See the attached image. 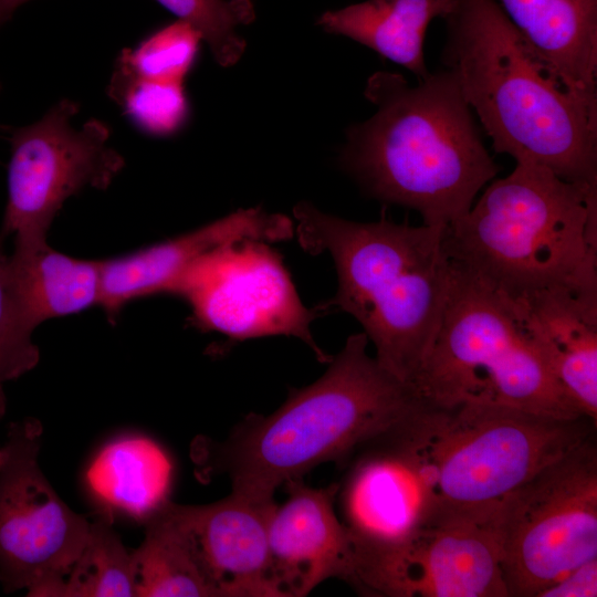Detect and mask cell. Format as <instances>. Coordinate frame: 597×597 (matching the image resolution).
Here are the masks:
<instances>
[{"label":"cell","mask_w":597,"mask_h":597,"mask_svg":"<svg viewBox=\"0 0 597 597\" xmlns=\"http://www.w3.org/2000/svg\"><path fill=\"white\" fill-rule=\"evenodd\" d=\"M364 95L377 111L346 130L341 165L370 197L448 228L500 171L454 76L443 69L410 85L379 71Z\"/></svg>","instance_id":"6da1fadb"},{"label":"cell","mask_w":597,"mask_h":597,"mask_svg":"<svg viewBox=\"0 0 597 597\" xmlns=\"http://www.w3.org/2000/svg\"><path fill=\"white\" fill-rule=\"evenodd\" d=\"M441 62L498 154L597 184V106L575 95L495 0H455Z\"/></svg>","instance_id":"7a4b0ae2"},{"label":"cell","mask_w":597,"mask_h":597,"mask_svg":"<svg viewBox=\"0 0 597 597\" xmlns=\"http://www.w3.org/2000/svg\"><path fill=\"white\" fill-rule=\"evenodd\" d=\"M368 342L364 332L350 335L325 374L293 389L274 412L249 415L221 442H198L200 474H226L231 492L272 500L287 481L348 459L409 417L422 404L413 386L369 356Z\"/></svg>","instance_id":"3957f363"},{"label":"cell","mask_w":597,"mask_h":597,"mask_svg":"<svg viewBox=\"0 0 597 597\" xmlns=\"http://www.w3.org/2000/svg\"><path fill=\"white\" fill-rule=\"evenodd\" d=\"M300 245L327 253L338 286L321 312L355 317L376 349L375 358L411 384L438 332L451 291L453 268L446 228L357 222L325 213L307 201L293 208Z\"/></svg>","instance_id":"277c9868"},{"label":"cell","mask_w":597,"mask_h":597,"mask_svg":"<svg viewBox=\"0 0 597 597\" xmlns=\"http://www.w3.org/2000/svg\"><path fill=\"white\" fill-rule=\"evenodd\" d=\"M444 248L455 269L512 301L597 292V184L516 161L446 228Z\"/></svg>","instance_id":"5b68a950"},{"label":"cell","mask_w":597,"mask_h":597,"mask_svg":"<svg viewBox=\"0 0 597 597\" xmlns=\"http://www.w3.org/2000/svg\"><path fill=\"white\" fill-rule=\"evenodd\" d=\"M588 422L586 417L558 419L499 405L421 404L391 433L432 514L498 506L542 468L589 439Z\"/></svg>","instance_id":"8992f818"},{"label":"cell","mask_w":597,"mask_h":597,"mask_svg":"<svg viewBox=\"0 0 597 597\" xmlns=\"http://www.w3.org/2000/svg\"><path fill=\"white\" fill-rule=\"evenodd\" d=\"M452 268L438 332L411 381L421 402L486 404L558 419L585 417L551 373L514 304Z\"/></svg>","instance_id":"52a82bcc"},{"label":"cell","mask_w":597,"mask_h":597,"mask_svg":"<svg viewBox=\"0 0 597 597\" xmlns=\"http://www.w3.org/2000/svg\"><path fill=\"white\" fill-rule=\"evenodd\" d=\"M498 533L509 597H537L597 558V452L590 438L501 502Z\"/></svg>","instance_id":"ba28073f"},{"label":"cell","mask_w":597,"mask_h":597,"mask_svg":"<svg viewBox=\"0 0 597 597\" xmlns=\"http://www.w3.org/2000/svg\"><path fill=\"white\" fill-rule=\"evenodd\" d=\"M42 426L10 423L0 460V582L6 593L59 597L91 521L70 509L43 474Z\"/></svg>","instance_id":"9c48e42d"},{"label":"cell","mask_w":597,"mask_h":597,"mask_svg":"<svg viewBox=\"0 0 597 597\" xmlns=\"http://www.w3.org/2000/svg\"><path fill=\"white\" fill-rule=\"evenodd\" d=\"M499 510L432 513L398 543L358 555L353 586L389 597H509Z\"/></svg>","instance_id":"30bf717a"},{"label":"cell","mask_w":597,"mask_h":597,"mask_svg":"<svg viewBox=\"0 0 597 597\" xmlns=\"http://www.w3.org/2000/svg\"><path fill=\"white\" fill-rule=\"evenodd\" d=\"M77 112V104L64 98L39 121L11 132L1 239H46L67 198L85 187L106 189L123 169V157L108 145L109 127L92 118L76 128Z\"/></svg>","instance_id":"8fae6325"},{"label":"cell","mask_w":597,"mask_h":597,"mask_svg":"<svg viewBox=\"0 0 597 597\" xmlns=\"http://www.w3.org/2000/svg\"><path fill=\"white\" fill-rule=\"evenodd\" d=\"M172 294L188 303L191 322L200 329L237 341L293 336L318 362L332 359L310 329L321 311L302 303L280 254L265 241L245 239L207 252L185 272Z\"/></svg>","instance_id":"7c38bea8"},{"label":"cell","mask_w":597,"mask_h":597,"mask_svg":"<svg viewBox=\"0 0 597 597\" xmlns=\"http://www.w3.org/2000/svg\"><path fill=\"white\" fill-rule=\"evenodd\" d=\"M287 499L274 507L268 531L270 578L275 597H303L328 578L353 584V537L334 510L338 483L311 488L284 483Z\"/></svg>","instance_id":"4fadbf2b"},{"label":"cell","mask_w":597,"mask_h":597,"mask_svg":"<svg viewBox=\"0 0 597 597\" xmlns=\"http://www.w3.org/2000/svg\"><path fill=\"white\" fill-rule=\"evenodd\" d=\"M293 234V220L284 214L269 213L261 208L240 209L179 237L101 260L100 306L113 321L135 300L172 294L191 264L218 247L245 239L277 242Z\"/></svg>","instance_id":"5bb4252c"},{"label":"cell","mask_w":597,"mask_h":597,"mask_svg":"<svg viewBox=\"0 0 597 597\" xmlns=\"http://www.w3.org/2000/svg\"><path fill=\"white\" fill-rule=\"evenodd\" d=\"M356 451L344 482L338 484L337 498L357 557L398 543L431 513L391 428Z\"/></svg>","instance_id":"9a60e30c"},{"label":"cell","mask_w":597,"mask_h":597,"mask_svg":"<svg viewBox=\"0 0 597 597\" xmlns=\"http://www.w3.org/2000/svg\"><path fill=\"white\" fill-rule=\"evenodd\" d=\"M274 499L231 492L206 505H185L193 543L216 597H275L268 531Z\"/></svg>","instance_id":"2e32d148"},{"label":"cell","mask_w":597,"mask_h":597,"mask_svg":"<svg viewBox=\"0 0 597 597\" xmlns=\"http://www.w3.org/2000/svg\"><path fill=\"white\" fill-rule=\"evenodd\" d=\"M512 303L559 386L596 425L597 292L554 290Z\"/></svg>","instance_id":"e0dca14e"},{"label":"cell","mask_w":597,"mask_h":597,"mask_svg":"<svg viewBox=\"0 0 597 597\" xmlns=\"http://www.w3.org/2000/svg\"><path fill=\"white\" fill-rule=\"evenodd\" d=\"M500 6L564 84L597 106V0H500Z\"/></svg>","instance_id":"ac0fdd59"},{"label":"cell","mask_w":597,"mask_h":597,"mask_svg":"<svg viewBox=\"0 0 597 597\" xmlns=\"http://www.w3.org/2000/svg\"><path fill=\"white\" fill-rule=\"evenodd\" d=\"M174 464L153 439L126 434L104 444L91 460L84 483L97 511L145 523L169 499Z\"/></svg>","instance_id":"d6986e66"},{"label":"cell","mask_w":597,"mask_h":597,"mask_svg":"<svg viewBox=\"0 0 597 597\" xmlns=\"http://www.w3.org/2000/svg\"><path fill=\"white\" fill-rule=\"evenodd\" d=\"M455 0H366L326 11L317 24L369 48L422 80L429 75L425 40L429 24L443 19Z\"/></svg>","instance_id":"ffe728a7"},{"label":"cell","mask_w":597,"mask_h":597,"mask_svg":"<svg viewBox=\"0 0 597 597\" xmlns=\"http://www.w3.org/2000/svg\"><path fill=\"white\" fill-rule=\"evenodd\" d=\"M12 272L35 326L98 305L102 262L62 253L46 242L14 241Z\"/></svg>","instance_id":"44dd1931"},{"label":"cell","mask_w":597,"mask_h":597,"mask_svg":"<svg viewBox=\"0 0 597 597\" xmlns=\"http://www.w3.org/2000/svg\"><path fill=\"white\" fill-rule=\"evenodd\" d=\"M144 525L145 537L133 551L137 597H216L201 566L185 505L168 501Z\"/></svg>","instance_id":"7402d4cb"},{"label":"cell","mask_w":597,"mask_h":597,"mask_svg":"<svg viewBox=\"0 0 597 597\" xmlns=\"http://www.w3.org/2000/svg\"><path fill=\"white\" fill-rule=\"evenodd\" d=\"M114 516L96 511L85 544L59 597L137 596V567L113 526Z\"/></svg>","instance_id":"603a6c76"},{"label":"cell","mask_w":597,"mask_h":597,"mask_svg":"<svg viewBox=\"0 0 597 597\" xmlns=\"http://www.w3.org/2000/svg\"><path fill=\"white\" fill-rule=\"evenodd\" d=\"M201 41L192 25L177 19L123 50L115 69L142 80L184 84Z\"/></svg>","instance_id":"cb8c5ba5"},{"label":"cell","mask_w":597,"mask_h":597,"mask_svg":"<svg viewBox=\"0 0 597 597\" xmlns=\"http://www.w3.org/2000/svg\"><path fill=\"white\" fill-rule=\"evenodd\" d=\"M156 1L199 32L220 66H232L243 55L247 43L238 29L255 18L251 0Z\"/></svg>","instance_id":"d4e9b609"},{"label":"cell","mask_w":597,"mask_h":597,"mask_svg":"<svg viewBox=\"0 0 597 597\" xmlns=\"http://www.w3.org/2000/svg\"><path fill=\"white\" fill-rule=\"evenodd\" d=\"M108 94L138 128L150 135H171L188 116L184 84L142 80L115 69Z\"/></svg>","instance_id":"484cf974"},{"label":"cell","mask_w":597,"mask_h":597,"mask_svg":"<svg viewBox=\"0 0 597 597\" xmlns=\"http://www.w3.org/2000/svg\"><path fill=\"white\" fill-rule=\"evenodd\" d=\"M33 324L19 292L9 255L0 238V415L6 412L4 384L18 379L39 363L32 339Z\"/></svg>","instance_id":"4316f807"},{"label":"cell","mask_w":597,"mask_h":597,"mask_svg":"<svg viewBox=\"0 0 597 597\" xmlns=\"http://www.w3.org/2000/svg\"><path fill=\"white\" fill-rule=\"evenodd\" d=\"M595 596H597V558L569 569L537 595V597Z\"/></svg>","instance_id":"83f0119b"},{"label":"cell","mask_w":597,"mask_h":597,"mask_svg":"<svg viewBox=\"0 0 597 597\" xmlns=\"http://www.w3.org/2000/svg\"><path fill=\"white\" fill-rule=\"evenodd\" d=\"M29 0H0V27L9 21L14 11Z\"/></svg>","instance_id":"f1b7e54d"},{"label":"cell","mask_w":597,"mask_h":597,"mask_svg":"<svg viewBox=\"0 0 597 597\" xmlns=\"http://www.w3.org/2000/svg\"><path fill=\"white\" fill-rule=\"evenodd\" d=\"M0 460H1V448H0Z\"/></svg>","instance_id":"f546056e"},{"label":"cell","mask_w":597,"mask_h":597,"mask_svg":"<svg viewBox=\"0 0 597 597\" xmlns=\"http://www.w3.org/2000/svg\"><path fill=\"white\" fill-rule=\"evenodd\" d=\"M0 90H1V83H0Z\"/></svg>","instance_id":"4dcf8cb0"},{"label":"cell","mask_w":597,"mask_h":597,"mask_svg":"<svg viewBox=\"0 0 597 597\" xmlns=\"http://www.w3.org/2000/svg\"><path fill=\"white\" fill-rule=\"evenodd\" d=\"M1 417H2V416L0 415V418H1Z\"/></svg>","instance_id":"1f68e13d"}]
</instances>
